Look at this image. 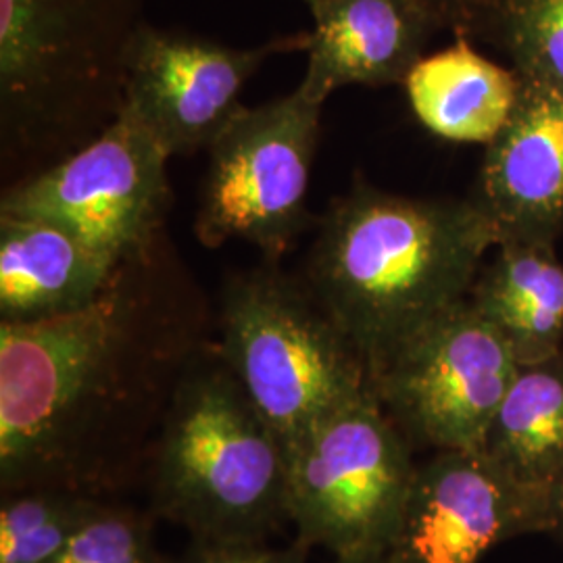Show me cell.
Instances as JSON below:
<instances>
[{"instance_id":"6da1fadb","label":"cell","mask_w":563,"mask_h":563,"mask_svg":"<svg viewBox=\"0 0 563 563\" xmlns=\"http://www.w3.org/2000/svg\"><path fill=\"white\" fill-rule=\"evenodd\" d=\"M218 309L165 232L67 316L0 323V490L118 497L146 476Z\"/></svg>"},{"instance_id":"7a4b0ae2","label":"cell","mask_w":563,"mask_h":563,"mask_svg":"<svg viewBox=\"0 0 563 563\" xmlns=\"http://www.w3.org/2000/svg\"><path fill=\"white\" fill-rule=\"evenodd\" d=\"M499 241L474 197L416 199L355 178L318 220L299 274L369 374L423 323L470 297Z\"/></svg>"},{"instance_id":"3957f363","label":"cell","mask_w":563,"mask_h":563,"mask_svg":"<svg viewBox=\"0 0 563 563\" xmlns=\"http://www.w3.org/2000/svg\"><path fill=\"white\" fill-rule=\"evenodd\" d=\"M146 0H0L2 188L74 155L120 118Z\"/></svg>"},{"instance_id":"277c9868","label":"cell","mask_w":563,"mask_h":563,"mask_svg":"<svg viewBox=\"0 0 563 563\" xmlns=\"http://www.w3.org/2000/svg\"><path fill=\"white\" fill-rule=\"evenodd\" d=\"M144 481L155 518L192 539L265 541L288 520V449L216 342L190 365Z\"/></svg>"},{"instance_id":"5b68a950","label":"cell","mask_w":563,"mask_h":563,"mask_svg":"<svg viewBox=\"0 0 563 563\" xmlns=\"http://www.w3.org/2000/svg\"><path fill=\"white\" fill-rule=\"evenodd\" d=\"M216 346L286 449L369 390L367 365L301 274L263 262L230 274Z\"/></svg>"},{"instance_id":"8992f818","label":"cell","mask_w":563,"mask_h":563,"mask_svg":"<svg viewBox=\"0 0 563 563\" xmlns=\"http://www.w3.org/2000/svg\"><path fill=\"white\" fill-rule=\"evenodd\" d=\"M418 463L367 390L288 451V520L297 541L341 558L388 553Z\"/></svg>"},{"instance_id":"52a82bcc","label":"cell","mask_w":563,"mask_h":563,"mask_svg":"<svg viewBox=\"0 0 563 563\" xmlns=\"http://www.w3.org/2000/svg\"><path fill=\"white\" fill-rule=\"evenodd\" d=\"M323 102L297 86L260 107H241L209 144L195 234L205 249L242 241L263 262L282 257L316 222L307 209L322 136Z\"/></svg>"},{"instance_id":"ba28073f","label":"cell","mask_w":563,"mask_h":563,"mask_svg":"<svg viewBox=\"0 0 563 563\" xmlns=\"http://www.w3.org/2000/svg\"><path fill=\"white\" fill-rule=\"evenodd\" d=\"M518 369L504 334L463 299L399 342L369 390L413 449H483Z\"/></svg>"},{"instance_id":"9c48e42d","label":"cell","mask_w":563,"mask_h":563,"mask_svg":"<svg viewBox=\"0 0 563 563\" xmlns=\"http://www.w3.org/2000/svg\"><path fill=\"white\" fill-rule=\"evenodd\" d=\"M172 155L125 109L101 136L27 180L2 188L0 216L57 223L113 263L167 232Z\"/></svg>"},{"instance_id":"30bf717a","label":"cell","mask_w":563,"mask_h":563,"mask_svg":"<svg viewBox=\"0 0 563 563\" xmlns=\"http://www.w3.org/2000/svg\"><path fill=\"white\" fill-rule=\"evenodd\" d=\"M307 46L309 32L241 48L144 21L128 53L123 109L172 157L195 155L239 113L246 84L267 60Z\"/></svg>"},{"instance_id":"8fae6325","label":"cell","mask_w":563,"mask_h":563,"mask_svg":"<svg viewBox=\"0 0 563 563\" xmlns=\"http://www.w3.org/2000/svg\"><path fill=\"white\" fill-rule=\"evenodd\" d=\"M537 534V497L484 449L434 451L418 463L395 563H481L497 544Z\"/></svg>"},{"instance_id":"7c38bea8","label":"cell","mask_w":563,"mask_h":563,"mask_svg":"<svg viewBox=\"0 0 563 563\" xmlns=\"http://www.w3.org/2000/svg\"><path fill=\"white\" fill-rule=\"evenodd\" d=\"M472 197L499 242L555 244L563 232V88L522 78L514 113L486 144Z\"/></svg>"},{"instance_id":"4fadbf2b","label":"cell","mask_w":563,"mask_h":563,"mask_svg":"<svg viewBox=\"0 0 563 563\" xmlns=\"http://www.w3.org/2000/svg\"><path fill=\"white\" fill-rule=\"evenodd\" d=\"M309 30L301 88L325 104L344 86H402L437 21L418 0H305Z\"/></svg>"},{"instance_id":"5bb4252c","label":"cell","mask_w":563,"mask_h":563,"mask_svg":"<svg viewBox=\"0 0 563 563\" xmlns=\"http://www.w3.org/2000/svg\"><path fill=\"white\" fill-rule=\"evenodd\" d=\"M115 265L57 223L0 216V323L78 311L101 295Z\"/></svg>"},{"instance_id":"9a60e30c","label":"cell","mask_w":563,"mask_h":563,"mask_svg":"<svg viewBox=\"0 0 563 563\" xmlns=\"http://www.w3.org/2000/svg\"><path fill=\"white\" fill-rule=\"evenodd\" d=\"M416 120L455 144H488L516 109L522 76L481 55L457 34L443 51L423 55L402 81Z\"/></svg>"},{"instance_id":"2e32d148","label":"cell","mask_w":563,"mask_h":563,"mask_svg":"<svg viewBox=\"0 0 563 563\" xmlns=\"http://www.w3.org/2000/svg\"><path fill=\"white\" fill-rule=\"evenodd\" d=\"M467 299L504 334L520 365L562 353L563 262L555 244L499 242Z\"/></svg>"},{"instance_id":"e0dca14e","label":"cell","mask_w":563,"mask_h":563,"mask_svg":"<svg viewBox=\"0 0 563 563\" xmlns=\"http://www.w3.org/2000/svg\"><path fill=\"white\" fill-rule=\"evenodd\" d=\"M483 449L528 486H539L562 467L563 351L520 365L488 426Z\"/></svg>"},{"instance_id":"ac0fdd59","label":"cell","mask_w":563,"mask_h":563,"mask_svg":"<svg viewBox=\"0 0 563 563\" xmlns=\"http://www.w3.org/2000/svg\"><path fill=\"white\" fill-rule=\"evenodd\" d=\"M104 499L60 486L2 493L0 563L53 562Z\"/></svg>"},{"instance_id":"d6986e66","label":"cell","mask_w":563,"mask_h":563,"mask_svg":"<svg viewBox=\"0 0 563 563\" xmlns=\"http://www.w3.org/2000/svg\"><path fill=\"white\" fill-rule=\"evenodd\" d=\"M484 27L522 78L563 88V0H497Z\"/></svg>"},{"instance_id":"ffe728a7","label":"cell","mask_w":563,"mask_h":563,"mask_svg":"<svg viewBox=\"0 0 563 563\" xmlns=\"http://www.w3.org/2000/svg\"><path fill=\"white\" fill-rule=\"evenodd\" d=\"M153 511L104 499L51 563H172L153 534Z\"/></svg>"},{"instance_id":"44dd1931","label":"cell","mask_w":563,"mask_h":563,"mask_svg":"<svg viewBox=\"0 0 563 563\" xmlns=\"http://www.w3.org/2000/svg\"><path fill=\"white\" fill-rule=\"evenodd\" d=\"M309 547L295 539L288 547H269L265 541H216L192 539L172 563H307Z\"/></svg>"},{"instance_id":"7402d4cb","label":"cell","mask_w":563,"mask_h":563,"mask_svg":"<svg viewBox=\"0 0 563 563\" xmlns=\"http://www.w3.org/2000/svg\"><path fill=\"white\" fill-rule=\"evenodd\" d=\"M439 30L449 27L457 34L470 36L484 27L490 9L497 0H418Z\"/></svg>"},{"instance_id":"603a6c76","label":"cell","mask_w":563,"mask_h":563,"mask_svg":"<svg viewBox=\"0 0 563 563\" xmlns=\"http://www.w3.org/2000/svg\"><path fill=\"white\" fill-rule=\"evenodd\" d=\"M537 532L555 537L563 543V465L544 483L534 486Z\"/></svg>"},{"instance_id":"cb8c5ba5","label":"cell","mask_w":563,"mask_h":563,"mask_svg":"<svg viewBox=\"0 0 563 563\" xmlns=\"http://www.w3.org/2000/svg\"><path fill=\"white\" fill-rule=\"evenodd\" d=\"M336 563H395L388 553H372V555H357V558H341Z\"/></svg>"},{"instance_id":"d4e9b609","label":"cell","mask_w":563,"mask_h":563,"mask_svg":"<svg viewBox=\"0 0 563 563\" xmlns=\"http://www.w3.org/2000/svg\"><path fill=\"white\" fill-rule=\"evenodd\" d=\"M302 2H305V0H302Z\"/></svg>"}]
</instances>
